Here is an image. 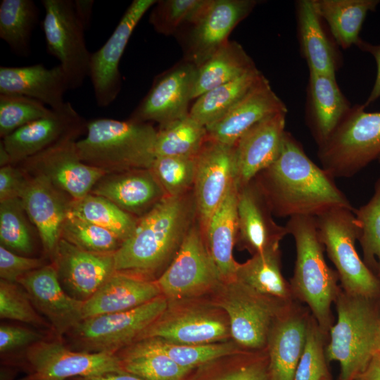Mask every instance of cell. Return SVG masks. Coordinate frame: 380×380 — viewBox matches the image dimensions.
Wrapping results in <instances>:
<instances>
[{"label":"cell","instance_id":"35","mask_svg":"<svg viewBox=\"0 0 380 380\" xmlns=\"http://www.w3.org/2000/svg\"><path fill=\"white\" fill-rule=\"evenodd\" d=\"M235 279L260 295L281 300L288 299L291 291L281 273L279 248L254 254L239 263Z\"/></svg>","mask_w":380,"mask_h":380},{"label":"cell","instance_id":"21","mask_svg":"<svg viewBox=\"0 0 380 380\" xmlns=\"http://www.w3.org/2000/svg\"><path fill=\"white\" fill-rule=\"evenodd\" d=\"M59 279L74 298L85 301L116 272L114 253H94L61 239L53 254Z\"/></svg>","mask_w":380,"mask_h":380},{"label":"cell","instance_id":"5","mask_svg":"<svg viewBox=\"0 0 380 380\" xmlns=\"http://www.w3.org/2000/svg\"><path fill=\"white\" fill-rule=\"evenodd\" d=\"M368 300L345 291L336 296L337 320L325 355L339 363L341 380L364 372L380 349V321Z\"/></svg>","mask_w":380,"mask_h":380},{"label":"cell","instance_id":"6","mask_svg":"<svg viewBox=\"0 0 380 380\" xmlns=\"http://www.w3.org/2000/svg\"><path fill=\"white\" fill-rule=\"evenodd\" d=\"M352 106L334 133L318 146L322 167L333 178L350 177L380 156V112Z\"/></svg>","mask_w":380,"mask_h":380},{"label":"cell","instance_id":"24","mask_svg":"<svg viewBox=\"0 0 380 380\" xmlns=\"http://www.w3.org/2000/svg\"><path fill=\"white\" fill-rule=\"evenodd\" d=\"M287 108L263 75L220 120L206 127L208 138L234 146L249 129Z\"/></svg>","mask_w":380,"mask_h":380},{"label":"cell","instance_id":"23","mask_svg":"<svg viewBox=\"0 0 380 380\" xmlns=\"http://www.w3.org/2000/svg\"><path fill=\"white\" fill-rule=\"evenodd\" d=\"M229 328L214 312L189 308L165 312L139 336L137 341L159 338L184 345L217 343L227 336Z\"/></svg>","mask_w":380,"mask_h":380},{"label":"cell","instance_id":"47","mask_svg":"<svg viewBox=\"0 0 380 380\" xmlns=\"http://www.w3.org/2000/svg\"><path fill=\"white\" fill-rule=\"evenodd\" d=\"M52 112V109L36 99L21 95L0 94V136L3 139Z\"/></svg>","mask_w":380,"mask_h":380},{"label":"cell","instance_id":"49","mask_svg":"<svg viewBox=\"0 0 380 380\" xmlns=\"http://www.w3.org/2000/svg\"><path fill=\"white\" fill-rule=\"evenodd\" d=\"M325 350L320 332L309 324L294 380H324L327 376Z\"/></svg>","mask_w":380,"mask_h":380},{"label":"cell","instance_id":"37","mask_svg":"<svg viewBox=\"0 0 380 380\" xmlns=\"http://www.w3.org/2000/svg\"><path fill=\"white\" fill-rule=\"evenodd\" d=\"M117 355L125 372L143 380H182L191 371L179 365L146 339L129 345Z\"/></svg>","mask_w":380,"mask_h":380},{"label":"cell","instance_id":"34","mask_svg":"<svg viewBox=\"0 0 380 380\" xmlns=\"http://www.w3.org/2000/svg\"><path fill=\"white\" fill-rule=\"evenodd\" d=\"M253 59L236 41L228 40L197 68L193 99L255 68Z\"/></svg>","mask_w":380,"mask_h":380},{"label":"cell","instance_id":"57","mask_svg":"<svg viewBox=\"0 0 380 380\" xmlns=\"http://www.w3.org/2000/svg\"><path fill=\"white\" fill-rule=\"evenodd\" d=\"M365 380H380V360L376 357L367 368Z\"/></svg>","mask_w":380,"mask_h":380},{"label":"cell","instance_id":"8","mask_svg":"<svg viewBox=\"0 0 380 380\" xmlns=\"http://www.w3.org/2000/svg\"><path fill=\"white\" fill-rule=\"evenodd\" d=\"M167 308V299L160 295L132 310L86 318L70 332L82 351L116 354L137 341Z\"/></svg>","mask_w":380,"mask_h":380},{"label":"cell","instance_id":"46","mask_svg":"<svg viewBox=\"0 0 380 380\" xmlns=\"http://www.w3.org/2000/svg\"><path fill=\"white\" fill-rule=\"evenodd\" d=\"M20 198L0 201V241L8 250L22 253L32 251V240Z\"/></svg>","mask_w":380,"mask_h":380},{"label":"cell","instance_id":"3","mask_svg":"<svg viewBox=\"0 0 380 380\" xmlns=\"http://www.w3.org/2000/svg\"><path fill=\"white\" fill-rule=\"evenodd\" d=\"M86 132L75 142L84 163L108 174L151 169L157 137L151 122L97 118L87 123Z\"/></svg>","mask_w":380,"mask_h":380},{"label":"cell","instance_id":"50","mask_svg":"<svg viewBox=\"0 0 380 380\" xmlns=\"http://www.w3.org/2000/svg\"><path fill=\"white\" fill-rule=\"evenodd\" d=\"M42 259L19 255L4 246H0L1 279L17 283L23 275L44 266Z\"/></svg>","mask_w":380,"mask_h":380},{"label":"cell","instance_id":"16","mask_svg":"<svg viewBox=\"0 0 380 380\" xmlns=\"http://www.w3.org/2000/svg\"><path fill=\"white\" fill-rule=\"evenodd\" d=\"M234 182V146L207 138L196 156L193 186L197 220L203 233Z\"/></svg>","mask_w":380,"mask_h":380},{"label":"cell","instance_id":"42","mask_svg":"<svg viewBox=\"0 0 380 380\" xmlns=\"http://www.w3.org/2000/svg\"><path fill=\"white\" fill-rule=\"evenodd\" d=\"M353 213L364 262L369 268L376 267L380 265V178L370 200Z\"/></svg>","mask_w":380,"mask_h":380},{"label":"cell","instance_id":"25","mask_svg":"<svg viewBox=\"0 0 380 380\" xmlns=\"http://www.w3.org/2000/svg\"><path fill=\"white\" fill-rule=\"evenodd\" d=\"M20 198L27 216L37 228L44 251L53 255L61 239L71 201L46 177H27Z\"/></svg>","mask_w":380,"mask_h":380},{"label":"cell","instance_id":"17","mask_svg":"<svg viewBox=\"0 0 380 380\" xmlns=\"http://www.w3.org/2000/svg\"><path fill=\"white\" fill-rule=\"evenodd\" d=\"M76 138H65L23 162L27 170L44 176L72 200L86 196L108 174L81 160L76 148Z\"/></svg>","mask_w":380,"mask_h":380},{"label":"cell","instance_id":"19","mask_svg":"<svg viewBox=\"0 0 380 380\" xmlns=\"http://www.w3.org/2000/svg\"><path fill=\"white\" fill-rule=\"evenodd\" d=\"M35 308L44 315L58 336L70 332L83 320L84 301L67 293L54 265H45L18 280Z\"/></svg>","mask_w":380,"mask_h":380},{"label":"cell","instance_id":"43","mask_svg":"<svg viewBox=\"0 0 380 380\" xmlns=\"http://www.w3.org/2000/svg\"><path fill=\"white\" fill-rule=\"evenodd\" d=\"M61 239L87 251L115 253L122 242L109 231L69 212L63 225Z\"/></svg>","mask_w":380,"mask_h":380},{"label":"cell","instance_id":"26","mask_svg":"<svg viewBox=\"0 0 380 380\" xmlns=\"http://www.w3.org/2000/svg\"><path fill=\"white\" fill-rule=\"evenodd\" d=\"M90 193L110 200L139 218L166 196L151 169L107 174L97 182Z\"/></svg>","mask_w":380,"mask_h":380},{"label":"cell","instance_id":"38","mask_svg":"<svg viewBox=\"0 0 380 380\" xmlns=\"http://www.w3.org/2000/svg\"><path fill=\"white\" fill-rule=\"evenodd\" d=\"M39 15L32 0L1 1L0 38L15 55L27 57L30 54L32 33Z\"/></svg>","mask_w":380,"mask_h":380},{"label":"cell","instance_id":"7","mask_svg":"<svg viewBox=\"0 0 380 380\" xmlns=\"http://www.w3.org/2000/svg\"><path fill=\"white\" fill-rule=\"evenodd\" d=\"M354 210H330L315 217L316 225L319 240L336 269L343 291L369 299L379 291L380 281L357 252Z\"/></svg>","mask_w":380,"mask_h":380},{"label":"cell","instance_id":"33","mask_svg":"<svg viewBox=\"0 0 380 380\" xmlns=\"http://www.w3.org/2000/svg\"><path fill=\"white\" fill-rule=\"evenodd\" d=\"M316 9L329 26L336 44L343 49L362 39L360 33L369 12L375 11L379 0H314Z\"/></svg>","mask_w":380,"mask_h":380},{"label":"cell","instance_id":"36","mask_svg":"<svg viewBox=\"0 0 380 380\" xmlns=\"http://www.w3.org/2000/svg\"><path fill=\"white\" fill-rule=\"evenodd\" d=\"M263 76L257 68L195 99L189 115L205 127L223 117Z\"/></svg>","mask_w":380,"mask_h":380},{"label":"cell","instance_id":"28","mask_svg":"<svg viewBox=\"0 0 380 380\" xmlns=\"http://www.w3.org/2000/svg\"><path fill=\"white\" fill-rule=\"evenodd\" d=\"M351 107L336 78L309 72L305 119L318 146L334 133Z\"/></svg>","mask_w":380,"mask_h":380},{"label":"cell","instance_id":"44","mask_svg":"<svg viewBox=\"0 0 380 380\" xmlns=\"http://www.w3.org/2000/svg\"><path fill=\"white\" fill-rule=\"evenodd\" d=\"M144 339L179 365L191 370L205 363L234 354L236 351L235 344L229 342L184 345L171 343L159 338Z\"/></svg>","mask_w":380,"mask_h":380},{"label":"cell","instance_id":"60","mask_svg":"<svg viewBox=\"0 0 380 380\" xmlns=\"http://www.w3.org/2000/svg\"><path fill=\"white\" fill-rule=\"evenodd\" d=\"M377 270V277L380 281V265H376V267H375Z\"/></svg>","mask_w":380,"mask_h":380},{"label":"cell","instance_id":"18","mask_svg":"<svg viewBox=\"0 0 380 380\" xmlns=\"http://www.w3.org/2000/svg\"><path fill=\"white\" fill-rule=\"evenodd\" d=\"M87 123L66 101L61 108L18 129L1 142L10 156L11 164L23 162L65 138L77 137L87 129Z\"/></svg>","mask_w":380,"mask_h":380},{"label":"cell","instance_id":"1","mask_svg":"<svg viewBox=\"0 0 380 380\" xmlns=\"http://www.w3.org/2000/svg\"><path fill=\"white\" fill-rule=\"evenodd\" d=\"M257 180L274 215L317 217L335 208L354 210L333 178L307 156L300 143L286 131L275 161Z\"/></svg>","mask_w":380,"mask_h":380},{"label":"cell","instance_id":"56","mask_svg":"<svg viewBox=\"0 0 380 380\" xmlns=\"http://www.w3.org/2000/svg\"><path fill=\"white\" fill-rule=\"evenodd\" d=\"M69 380H143L139 376L127 372H107L97 375L75 377Z\"/></svg>","mask_w":380,"mask_h":380},{"label":"cell","instance_id":"40","mask_svg":"<svg viewBox=\"0 0 380 380\" xmlns=\"http://www.w3.org/2000/svg\"><path fill=\"white\" fill-rule=\"evenodd\" d=\"M207 138L206 127L189 114L158 127L156 156L196 157Z\"/></svg>","mask_w":380,"mask_h":380},{"label":"cell","instance_id":"51","mask_svg":"<svg viewBox=\"0 0 380 380\" xmlns=\"http://www.w3.org/2000/svg\"><path fill=\"white\" fill-rule=\"evenodd\" d=\"M44 339L43 334L29 328L8 324H1L0 327L1 353L24 346L27 348Z\"/></svg>","mask_w":380,"mask_h":380},{"label":"cell","instance_id":"20","mask_svg":"<svg viewBox=\"0 0 380 380\" xmlns=\"http://www.w3.org/2000/svg\"><path fill=\"white\" fill-rule=\"evenodd\" d=\"M261 187L254 178L238 189L236 242L253 255L279 248L289 234L285 226L277 224Z\"/></svg>","mask_w":380,"mask_h":380},{"label":"cell","instance_id":"55","mask_svg":"<svg viewBox=\"0 0 380 380\" xmlns=\"http://www.w3.org/2000/svg\"><path fill=\"white\" fill-rule=\"evenodd\" d=\"M94 4L93 0L73 1L75 13L84 30H88L90 26Z\"/></svg>","mask_w":380,"mask_h":380},{"label":"cell","instance_id":"53","mask_svg":"<svg viewBox=\"0 0 380 380\" xmlns=\"http://www.w3.org/2000/svg\"><path fill=\"white\" fill-rule=\"evenodd\" d=\"M215 380H269V375L264 367L256 362L233 369Z\"/></svg>","mask_w":380,"mask_h":380},{"label":"cell","instance_id":"41","mask_svg":"<svg viewBox=\"0 0 380 380\" xmlns=\"http://www.w3.org/2000/svg\"><path fill=\"white\" fill-rule=\"evenodd\" d=\"M208 2L209 0L156 1L150 13L149 23L160 34H176L196 21Z\"/></svg>","mask_w":380,"mask_h":380},{"label":"cell","instance_id":"9","mask_svg":"<svg viewBox=\"0 0 380 380\" xmlns=\"http://www.w3.org/2000/svg\"><path fill=\"white\" fill-rule=\"evenodd\" d=\"M42 4L47 52L59 61L69 89H76L89 74L91 53L86 45L85 30L76 16L72 0H42Z\"/></svg>","mask_w":380,"mask_h":380},{"label":"cell","instance_id":"61","mask_svg":"<svg viewBox=\"0 0 380 380\" xmlns=\"http://www.w3.org/2000/svg\"><path fill=\"white\" fill-rule=\"evenodd\" d=\"M379 163H380V156L378 158Z\"/></svg>","mask_w":380,"mask_h":380},{"label":"cell","instance_id":"62","mask_svg":"<svg viewBox=\"0 0 380 380\" xmlns=\"http://www.w3.org/2000/svg\"><path fill=\"white\" fill-rule=\"evenodd\" d=\"M324 380H328L327 379H324Z\"/></svg>","mask_w":380,"mask_h":380},{"label":"cell","instance_id":"39","mask_svg":"<svg viewBox=\"0 0 380 380\" xmlns=\"http://www.w3.org/2000/svg\"><path fill=\"white\" fill-rule=\"evenodd\" d=\"M69 212L109 231L122 242L132 235L139 220L110 200L91 193L81 199L72 200Z\"/></svg>","mask_w":380,"mask_h":380},{"label":"cell","instance_id":"4","mask_svg":"<svg viewBox=\"0 0 380 380\" xmlns=\"http://www.w3.org/2000/svg\"><path fill=\"white\" fill-rule=\"evenodd\" d=\"M285 227L296 251L291 291L309 306L319 329L327 331L331 327V305L338 294V277L325 261L315 217H292Z\"/></svg>","mask_w":380,"mask_h":380},{"label":"cell","instance_id":"2","mask_svg":"<svg viewBox=\"0 0 380 380\" xmlns=\"http://www.w3.org/2000/svg\"><path fill=\"white\" fill-rule=\"evenodd\" d=\"M196 221L193 189L165 196L139 218L132 235L114 253L116 271L146 279L163 272Z\"/></svg>","mask_w":380,"mask_h":380},{"label":"cell","instance_id":"52","mask_svg":"<svg viewBox=\"0 0 380 380\" xmlns=\"http://www.w3.org/2000/svg\"><path fill=\"white\" fill-rule=\"evenodd\" d=\"M23 171L11 164L0 169V201L20 198L26 184Z\"/></svg>","mask_w":380,"mask_h":380},{"label":"cell","instance_id":"32","mask_svg":"<svg viewBox=\"0 0 380 380\" xmlns=\"http://www.w3.org/2000/svg\"><path fill=\"white\" fill-rule=\"evenodd\" d=\"M308 325L303 317L291 315L272 329L269 336V380H294Z\"/></svg>","mask_w":380,"mask_h":380},{"label":"cell","instance_id":"59","mask_svg":"<svg viewBox=\"0 0 380 380\" xmlns=\"http://www.w3.org/2000/svg\"><path fill=\"white\" fill-rule=\"evenodd\" d=\"M0 164L1 167L11 164L10 156L1 142L0 144Z\"/></svg>","mask_w":380,"mask_h":380},{"label":"cell","instance_id":"27","mask_svg":"<svg viewBox=\"0 0 380 380\" xmlns=\"http://www.w3.org/2000/svg\"><path fill=\"white\" fill-rule=\"evenodd\" d=\"M68 89L66 75L59 64L51 68L41 63L0 67L1 94L25 96L58 110L65 104L64 95Z\"/></svg>","mask_w":380,"mask_h":380},{"label":"cell","instance_id":"31","mask_svg":"<svg viewBox=\"0 0 380 380\" xmlns=\"http://www.w3.org/2000/svg\"><path fill=\"white\" fill-rule=\"evenodd\" d=\"M237 196L238 188L234 182L203 233L222 283L235 279L239 265L232 254L238 234Z\"/></svg>","mask_w":380,"mask_h":380},{"label":"cell","instance_id":"48","mask_svg":"<svg viewBox=\"0 0 380 380\" xmlns=\"http://www.w3.org/2000/svg\"><path fill=\"white\" fill-rule=\"evenodd\" d=\"M0 317L35 327L50 325L36 311L29 295L18 284L0 281Z\"/></svg>","mask_w":380,"mask_h":380},{"label":"cell","instance_id":"14","mask_svg":"<svg viewBox=\"0 0 380 380\" xmlns=\"http://www.w3.org/2000/svg\"><path fill=\"white\" fill-rule=\"evenodd\" d=\"M156 2V0H134L107 41L91 53L89 77L98 106H110L119 94L122 87L120 60L134 30Z\"/></svg>","mask_w":380,"mask_h":380},{"label":"cell","instance_id":"54","mask_svg":"<svg viewBox=\"0 0 380 380\" xmlns=\"http://www.w3.org/2000/svg\"><path fill=\"white\" fill-rule=\"evenodd\" d=\"M357 46L364 52L371 54L375 60L376 65V75L374 84L364 106L367 107L380 98V44H373L362 39Z\"/></svg>","mask_w":380,"mask_h":380},{"label":"cell","instance_id":"45","mask_svg":"<svg viewBox=\"0 0 380 380\" xmlns=\"http://www.w3.org/2000/svg\"><path fill=\"white\" fill-rule=\"evenodd\" d=\"M151 170L166 196L182 195L193 189L196 157L156 156Z\"/></svg>","mask_w":380,"mask_h":380},{"label":"cell","instance_id":"12","mask_svg":"<svg viewBox=\"0 0 380 380\" xmlns=\"http://www.w3.org/2000/svg\"><path fill=\"white\" fill-rule=\"evenodd\" d=\"M258 2L209 0L197 20L184 27L186 31L182 37L184 60L197 68L203 64L229 40L233 29L251 13Z\"/></svg>","mask_w":380,"mask_h":380},{"label":"cell","instance_id":"30","mask_svg":"<svg viewBox=\"0 0 380 380\" xmlns=\"http://www.w3.org/2000/svg\"><path fill=\"white\" fill-rule=\"evenodd\" d=\"M160 295L156 281L116 271L84 301L83 319L132 310Z\"/></svg>","mask_w":380,"mask_h":380},{"label":"cell","instance_id":"22","mask_svg":"<svg viewBox=\"0 0 380 380\" xmlns=\"http://www.w3.org/2000/svg\"><path fill=\"white\" fill-rule=\"evenodd\" d=\"M287 112L269 116L245 132L234 145L235 184L252 181L277 158L286 132Z\"/></svg>","mask_w":380,"mask_h":380},{"label":"cell","instance_id":"58","mask_svg":"<svg viewBox=\"0 0 380 380\" xmlns=\"http://www.w3.org/2000/svg\"><path fill=\"white\" fill-rule=\"evenodd\" d=\"M15 371L9 367H1L0 380H14Z\"/></svg>","mask_w":380,"mask_h":380},{"label":"cell","instance_id":"11","mask_svg":"<svg viewBox=\"0 0 380 380\" xmlns=\"http://www.w3.org/2000/svg\"><path fill=\"white\" fill-rule=\"evenodd\" d=\"M156 281L161 294L170 300L199 295L222 284L198 220Z\"/></svg>","mask_w":380,"mask_h":380},{"label":"cell","instance_id":"15","mask_svg":"<svg viewBox=\"0 0 380 380\" xmlns=\"http://www.w3.org/2000/svg\"><path fill=\"white\" fill-rule=\"evenodd\" d=\"M196 72L197 67L183 59L157 75L129 119L160 127L187 116Z\"/></svg>","mask_w":380,"mask_h":380},{"label":"cell","instance_id":"13","mask_svg":"<svg viewBox=\"0 0 380 380\" xmlns=\"http://www.w3.org/2000/svg\"><path fill=\"white\" fill-rule=\"evenodd\" d=\"M222 284L224 291L216 305L227 315L233 338L246 348H261L270 336L277 306L269 297L256 293L236 279Z\"/></svg>","mask_w":380,"mask_h":380},{"label":"cell","instance_id":"29","mask_svg":"<svg viewBox=\"0 0 380 380\" xmlns=\"http://www.w3.org/2000/svg\"><path fill=\"white\" fill-rule=\"evenodd\" d=\"M295 7L297 37L309 72L336 78L341 65L338 45L327 34L314 0L296 1Z\"/></svg>","mask_w":380,"mask_h":380},{"label":"cell","instance_id":"10","mask_svg":"<svg viewBox=\"0 0 380 380\" xmlns=\"http://www.w3.org/2000/svg\"><path fill=\"white\" fill-rule=\"evenodd\" d=\"M26 376L18 380H69L125 372L117 354L75 351L60 342L40 341L25 351Z\"/></svg>","mask_w":380,"mask_h":380}]
</instances>
